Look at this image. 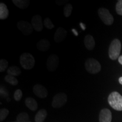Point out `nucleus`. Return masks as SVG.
Instances as JSON below:
<instances>
[{
    "label": "nucleus",
    "instance_id": "1",
    "mask_svg": "<svg viewBox=\"0 0 122 122\" xmlns=\"http://www.w3.org/2000/svg\"><path fill=\"white\" fill-rule=\"evenodd\" d=\"M108 102L112 109L117 111H122V96L117 92H113L110 94Z\"/></svg>",
    "mask_w": 122,
    "mask_h": 122
},
{
    "label": "nucleus",
    "instance_id": "2",
    "mask_svg": "<svg viewBox=\"0 0 122 122\" xmlns=\"http://www.w3.org/2000/svg\"><path fill=\"white\" fill-rule=\"evenodd\" d=\"M121 42L118 39H114L110 44L109 49V56L112 60H115L120 57Z\"/></svg>",
    "mask_w": 122,
    "mask_h": 122
},
{
    "label": "nucleus",
    "instance_id": "3",
    "mask_svg": "<svg viewBox=\"0 0 122 122\" xmlns=\"http://www.w3.org/2000/svg\"><path fill=\"white\" fill-rule=\"evenodd\" d=\"M20 63L25 70L32 69L35 63L34 57L30 53H24L20 57Z\"/></svg>",
    "mask_w": 122,
    "mask_h": 122
},
{
    "label": "nucleus",
    "instance_id": "4",
    "mask_svg": "<svg viewBox=\"0 0 122 122\" xmlns=\"http://www.w3.org/2000/svg\"><path fill=\"white\" fill-rule=\"evenodd\" d=\"M85 67L86 71L92 74H97L101 70V66L98 61L93 58L88 59L86 61Z\"/></svg>",
    "mask_w": 122,
    "mask_h": 122
},
{
    "label": "nucleus",
    "instance_id": "5",
    "mask_svg": "<svg viewBox=\"0 0 122 122\" xmlns=\"http://www.w3.org/2000/svg\"><path fill=\"white\" fill-rule=\"evenodd\" d=\"M98 14L100 19L105 24L109 25L113 23L114 18L107 9L105 8L99 9Z\"/></svg>",
    "mask_w": 122,
    "mask_h": 122
},
{
    "label": "nucleus",
    "instance_id": "6",
    "mask_svg": "<svg viewBox=\"0 0 122 122\" xmlns=\"http://www.w3.org/2000/svg\"><path fill=\"white\" fill-rule=\"evenodd\" d=\"M67 100V95L64 93H59L54 96L53 97L51 106L53 107L60 108L65 105Z\"/></svg>",
    "mask_w": 122,
    "mask_h": 122
},
{
    "label": "nucleus",
    "instance_id": "7",
    "mask_svg": "<svg viewBox=\"0 0 122 122\" xmlns=\"http://www.w3.org/2000/svg\"><path fill=\"white\" fill-rule=\"evenodd\" d=\"M17 27L20 31L25 35L31 34L33 32V28L32 24L24 20H20L18 22Z\"/></svg>",
    "mask_w": 122,
    "mask_h": 122
},
{
    "label": "nucleus",
    "instance_id": "8",
    "mask_svg": "<svg viewBox=\"0 0 122 122\" xmlns=\"http://www.w3.org/2000/svg\"><path fill=\"white\" fill-rule=\"evenodd\" d=\"M59 59L57 55L52 54L50 56L47 60V68L50 72L54 71L58 68Z\"/></svg>",
    "mask_w": 122,
    "mask_h": 122
},
{
    "label": "nucleus",
    "instance_id": "9",
    "mask_svg": "<svg viewBox=\"0 0 122 122\" xmlns=\"http://www.w3.org/2000/svg\"><path fill=\"white\" fill-rule=\"evenodd\" d=\"M33 91L35 95L41 98H46L48 94L46 88L40 84L35 85L33 88Z\"/></svg>",
    "mask_w": 122,
    "mask_h": 122
},
{
    "label": "nucleus",
    "instance_id": "10",
    "mask_svg": "<svg viewBox=\"0 0 122 122\" xmlns=\"http://www.w3.org/2000/svg\"><path fill=\"white\" fill-rule=\"evenodd\" d=\"M67 32L65 28L62 27H59L56 30L54 36V40L55 42L57 43H59L63 41L66 39L67 36Z\"/></svg>",
    "mask_w": 122,
    "mask_h": 122
},
{
    "label": "nucleus",
    "instance_id": "11",
    "mask_svg": "<svg viewBox=\"0 0 122 122\" xmlns=\"http://www.w3.org/2000/svg\"><path fill=\"white\" fill-rule=\"evenodd\" d=\"M32 25L35 30L41 31L43 30V23L42 18L39 15H36L32 19Z\"/></svg>",
    "mask_w": 122,
    "mask_h": 122
},
{
    "label": "nucleus",
    "instance_id": "12",
    "mask_svg": "<svg viewBox=\"0 0 122 122\" xmlns=\"http://www.w3.org/2000/svg\"><path fill=\"white\" fill-rule=\"evenodd\" d=\"M112 114L111 111L108 109H103L100 111L99 115L100 122H111Z\"/></svg>",
    "mask_w": 122,
    "mask_h": 122
},
{
    "label": "nucleus",
    "instance_id": "13",
    "mask_svg": "<svg viewBox=\"0 0 122 122\" xmlns=\"http://www.w3.org/2000/svg\"><path fill=\"white\" fill-rule=\"evenodd\" d=\"M84 44L86 48L88 50H92L94 49L95 47V41L93 37L91 35H87L85 36L84 37Z\"/></svg>",
    "mask_w": 122,
    "mask_h": 122
},
{
    "label": "nucleus",
    "instance_id": "14",
    "mask_svg": "<svg viewBox=\"0 0 122 122\" xmlns=\"http://www.w3.org/2000/svg\"><path fill=\"white\" fill-rule=\"evenodd\" d=\"M50 43L48 40L42 39L40 40L37 44V48L40 51H46L49 49Z\"/></svg>",
    "mask_w": 122,
    "mask_h": 122
},
{
    "label": "nucleus",
    "instance_id": "15",
    "mask_svg": "<svg viewBox=\"0 0 122 122\" xmlns=\"http://www.w3.org/2000/svg\"><path fill=\"white\" fill-rule=\"evenodd\" d=\"M25 103L27 107L31 111H35L37 110L38 104L36 101L31 97H28L25 99Z\"/></svg>",
    "mask_w": 122,
    "mask_h": 122
},
{
    "label": "nucleus",
    "instance_id": "16",
    "mask_svg": "<svg viewBox=\"0 0 122 122\" xmlns=\"http://www.w3.org/2000/svg\"><path fill=\"white\" fill-rule=\"evenodd\" d=\"M47 117V111L45 109H41L35 115V122H44Z\"/></svg>",
    "mask_w": 122,
    "mask_h": 122
},
{
    "label": "nucleus",
    "instance_id": "17",
    "mask_svg": "<svg viewBox=\"0 0 122 122\" xmlns=\"http://www.w3.org/2000/svg\"><path fill=\"white\" fill-rule=\"evenodd\" d=\"M12 2L16 6L20 9H27L30 4V1L28 0H13Z\"/></svg>",
    "mask_w": 122,
    "mask_h": 122
},
{
    "label": "nucleus",
    "instance_id": "18",
    "mask_svg": "<svg viewBox=\"0 0 122 122\" xmlns=\"http://www.w3.org/2000/svg\"><path fill=\"white\" fill-rule=\"evenodd\" d=\"M9 10L5 4L4 3L0 4V19L4 20L6 19L9 16Z\"/></svg>",
    "mask_w": 122,
    "mask_h": 122
},
{
    "label": "nucleus",
    "instance_id": "19",
    "mask_svg": "<svg viewBox=\"0 0 122 122\" xmlns=\"http://www.w3.org/2000/svg\"><path fill=\"white\" fill-rule=\"evenodd\" d=\"M7 74L9 75L13 76H16L19 75L21 74L20 69L17 66H12L8 68L7 71Z\"/></svg>",
    "mask_w": 122,
    "mask_h": 122
},
{
    "label": "nucleus",
    "instance_id": "20",
    "mask_svg": "<svg viewBox=\"0 0 122 122\" xmlns=\"http://www.w3.org/2000/svg\"><path fill=\"white\" fill-rule=\"evenodd\" d=\"M5 80L7 83H8L12 85H17L18 84V81L15 76L7 75L5 77Z\"/></svg>",
    "mask_w": 122,
    "mask_h": 122
},
{
    "label": "nucleus",
    "instance_id": "21",
    "mask_svg": "<svg viewBox=\"0 0 122 122\" xmlns=\"http://www.w3.org/2000/svg\"><path fill=\"white\" fill-rule=\"evenodd\" d=\"M29 120V115L26 112H21L16 117L17 122H27Z\"/></svg>",
    "mask_w": 122,
    "mask_h": 122
},
{
    "label": "nucleus",
    "instance_id": "22",
    "mask_svg": "<svg viewBox=\"0 0 122 122\" xmlns=\"http://www.w3.org/2000/svg\"><path fill=\"white\" fill-rule=\"evenodd\" d=\"M72 6L70 4H67L66 5V6L64 7L63 9V14L65 17L68 18L71 15L72 11Z\"/></svg>",
    "mask_w": 122,
    "mask_h": 122
},
{
    "label": "nucleus",
    "instance_id": "23",
    "mask_svg": "<svg viewBox=\"0 0 122 122\" xmlns=\"http://www.w3.org/2000/svg\"><path fill=\"white\" fill-rule=\"evenodd\" d=\"M44 25L46 28L49 29V30H51L54 27V25L51 22L50 18H46L44 20Z\"/></svg>",
    "mask_w": 122,
    "mask_h": 122
},
{
    "label": "nucleus",
    "instance_id": "24",
    "mask_svg": "<svg viewBox=\"0 0 122 122\" xmlns=\"http://www.w3.org/2000/svg\"><path fill=\"white\" fill-rule=\"evenodd\" d=\"M8 66V61L6 59H1L0 61V72H2L6 70Z\"/></svg>",
    "mask_w": 122,
    "mask_h": 122
},
{
    "label": "nucleus",
    "instance_id": "25",
    "mask_svg": "<svg viewBox=\"0 0 122 122\" xmlns=\"http://www.w3.org/2000/svg\"><path fill=\"white\" fill-rule=\"evenodd\" d=\"M9 111L6 109H2L0 111V121L2 122L7 118L9 115Z\"/></svg>",
    "mask_w": 122,
    "mask_h": 122
},
{
    "label": "nucleus",
    "instance_id": "26",
    "mask_svg": "<svg viewBox=\"0 0 122 122\" xmlns=\"http://www.w3.org/2000/svg\"><path fill=\"white\" fill-rule=\"evenodd\" d=\"M23 96V93L22 91L20 89H17L15 92L14 95V97L15 101H19L22 98Z\"/></svg>",
    "mask_w": 122,
    "mask_h": 122
},
{
    "label": "nucleus",
    "instance_id": "27",
    "mask_svg": "<svg viewBox=\"0 0 122 122\" xmlns=\"http://www.w3.org/2000/svg\"><path fill=\"white\" fill-rule=\"evenodd\" d=\"M115 8L117 14L122 15V0H119L116 5Z\"/></svg>",
    "mask_w": 122,
    "mask_h": 122
},
{
    "label": "nucleus",
    "instance_id": "28",
    "mask_svg": "<svg viewBox=\"0 0 122 122\" xmlns=\"http://www.w3.org/2000/svg\"><path fill=\"white\" fill-rule=\"evenodd\" d=\"M0 92H1V96L2 97H6V96H8L9 95L7 90H6L4 87L1 88V91H0Z\"/></svg>",
    "mask_w": 122,
    "mask_h": 122
},
{
    "label": "nucleus",
    "instance_id": "29",
    "mask_svg": "<svg viewBox=\"0 0 122 122\" xmlns=\"http://www.w3.org/2000/svg\"><path fill=\"white\" fill-rule=\"evenodd\" d=\"M80 26L82 30H85V25L84 23H80Z\"/></svg>",
    "mask_w": 122,
    "mask_h": 122
},
{
    "label": "nucleus",
    "instance_id": "30",
    "mask_svg": "<svg viewBox=\"0 0 122 122\" xmlns=\"http://www.w3.org/2000/svg\"><path fill=\"white\" fill-rule=\"evenodd\" d=\"M72 32H73V33H74V34L76 36H78V32H77V31L75 30V29H72Z\"/></svg>",
    "mask_w": 122,
    "mask_h": 122
},
{
    "label": "nucleus",
    "instance_id": "31",
    "mask_svg": "<svg viewBox=\"0 0 122 122\" xmlns=\"http://www.w3.org/2000/svg\"><path fill=\"white\" fill-rule=\"evenodd\" d=\"M118 62L122 65V56H120L118 58Z\"/></svg>",
    "mask_w": 122,
    "mask_h": 122
},
{
    "label": "nucleus",
    "instance_id": "32",
    "mask_svg": "<svg viewBox=\"0 0 122 122\" xmlns=\"http://www.w3.org/2000/svg\"><path fill=\"white\" fill-rule=\"evenodd\" d=\"M119 83L120 84L122 85V77H119Z\"/></svg>",
    "mask_w": 122,
    "mask_h": 122
},
{
    "label": "nucleus",
    "instance_id": "33",
    "mask_svg": "<svg viewBox=\"0 0 122 122\" xmlns=\"http://www.w3.org/2000/svg\"></svg>",
    "mask_w": 122,
    "mask_h": 122
},
{
    "label": "nucleus",
    "instance_id": "34",
    "mask_svg": "<svg viewBox=\"0 0 122 122\" xmlns=\"http://www.w3.org/2000/svg\"></svg>",
    "mask_w": 122,
    "mask_h": 122
}]
</instances>
